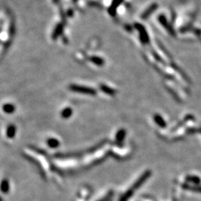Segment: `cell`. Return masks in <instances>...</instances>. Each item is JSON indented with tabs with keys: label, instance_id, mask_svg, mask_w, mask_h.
Wrapping results in <instances>:
<instances>
[{
	"label": "cell",
	"instance_id": "7",
	"mask_svg": "<svg viewBox=\"0 0 201 201\" xmlns=\"http://www.w3.org/2000/svg\"><path fill=\"white\" fill-rule=\"evenodd\" d=\"M157 8V5H156V4H154V5H152V6H151L150 8H147V11H145V12H144L143 13V14H142V19H146V18H147V17H148L149 16H150V14L151 13H152L153 11H155V9L156 8Z\"/></svg>",
	"mask_w": 201,
	"mask_h": 201
},
{
	"label": "cell",
	"instance_id": "14",
	"mask_svg": "<svg viewBox=\"0 0 201 201\" xmlns=\"http://www.w3.org/2000/svg\"><path fill=\"white\" fill-rule=\"evenodd\" d=\"M187 180H188L189 182H191V183H199L200 181V179L195 176L188 177H187Z\"/></svg>",
	"mask_w": 201,
	"mask_h": 201
},
{
	"label": "cell",
	"instance_id": "2",
	"mask_svg": "<svg viewBox=\"0 0 201 201\" xmlns=\"http://www.w3.org/2000/svg\"><path fill=\"white\" fill-rule=\"evenodd\" d=\"M16 132H17V129L16 127L14 125H11L8 127L6 130V135L8 137L9 139H12L16 135Z\"/></svg>",
	"mask_w": 201,
	"mask_h": 201
},
{
	"label": "cell",
	"instance_id": "4",
	"mask_svg": "<svg viewBox=\"0 0 201 201\" xmlns=\"http://www.w3.org/2000/svg\"><path fill=\"white\" fill-rule=\"evenodd\" d=\"M47 145L51 148H57L58 146L60 145V142L55 138H50L48 139L47 140Z\"/></svg>",
	"mask_w": 201,
	"mask_h": 201
},
{
	"label": "cell",
	"instance_id": "10",
	"mask_svg": "<svg viewBox=\"0 0 201 201\" xmlns=\"http://www.w3.org/2000/svg\"><path fill=\"white\" fill-rule=\"evenodd\" d=\"M90 61L94 63V64L97 65V66H102L104 65V60L102 58H99V57L93 56L90 58Z\"/></svg>",
	"mask_w": 201,
	"mask_h": 201
},
{
	"label": "cell",
	"instance_id": "13",
	"mask_svg": "<svg viewBox=\"0 0 201 201\" xmlns=\"http://www.w3.org/2000/svg\"><path fill=\"white\" fill-rule=\"evenodd\" d=\"M9 188V185H8V182L7 180H4L2 181V183H1V190L3 191L4 192H6L7 191H8Z\"/></svg>",
	"mask_w": 201,
	"mask_h": 201
},
{
	"label": "cell",
	"instance_id": "8",
	"mask_svg": "<svg viewBox=\"0 0 201 201\" xmlns=\"http://www.w3.org/2000/svg\"><path fill=\"white\" fill-rule=\"evenodd\" d=\"M73 114V110L70 107H66L61 112V116L63 118H69Z\"/></svg>",
	"mask_w": 201,
	"mask_h": 201
},
{
	"label": "cell",
	"instance_id": "6",
	"mask_svg": "<svg viewBox=\"0 0 201 201\" xmlns=\"http://www.w3.org/2000/svg\"><path fill=\"white\" fill-rule=\"evenodd\" d=\"M100 88L104 93L107 94V95H113L116 94V91H115L114 89H113L112 88H110V87H107V86L106 85H101Z\"/></svg>",
	"mask_w": 201,
	"mask_h": 201
},
{
	"label": "cell",
	"instance_id": "3",
	"mask_svg": "<svg viewBox=\"0 0 201 201\" xmlns=\"http://www.w3.org/2000/svg\"><path fill=\"white\" fill-rule=\"evenodd\" d=\"M137 28L140 30V37H141V40L142 41L143 43H147V41H148V37H147V34H146V32L145 30L142 28V26H141V25H137Z\"/></svg>",
	"mask_w": 201,
	"mask_h": 201
},
{
	"label": "cell",
	"instance_id": "1",
	"mask_svg": "<svg viewBox=\"0 0 201 201\" xmlns=\"http://www.w3.org/2000/svg\"><path fill=\"white\" fill-rule=\"evenodd\" d=\"M69 89L72 91H74L75 92H78V93H82V94H86V95H95L96 91L94 89L89 88L87 87H84V86H80V85H76V84H72L70 85Z\"/></svg>",
	"mask_w": 201,
	"mask_h": 201
},
{
	"label": "cell",
	"instance_id": "12",
	"mask_svg": "<svg viewBox=\"0 0 201 201\" xmlns=\"http://www.w3.org/2000/svg\"><path fill=\"white\" fill-rule=\"evenodd\" d=\"M125 130H120L118 132L117 134H116V140L118 142H121L124 140V138H125Z\"/></svg>",
	"mask_w": 201,
	"mask_h": 201
},
{
	"label": "cell",
	"instance_id": "11",
	"mask_svg": "<svg viewBox=\"0 0 201 201\" xmlns=\"http://www.w3.org/2000/svg\"><path fill=\"white\" fill-rule=\"evenodd\" d=\"M159 21H160L161 23H162V25H163L165 26V28H166V29H167L168 31H169L170 32H171V34H173V31H172V29H171V28H170V25H168V22H167V20H166V18H165L164 17H162V16H161L160 17H159Z\"/></svg>",
	"mask_w": 201,
	"mask_h": 201
},
{
	"label": "cell",
	"instance_id": "9",
	"mask_svg": "<svg viewBox=\"0 0 201 201\" xmlns=\"http://www.w3.org/2000/svg\"><path fill=\"white\" fill-rule=\"evenodd\" d=\"M154 120H155L156 123L159 126L162 127V128H165V127H166V121H165L164 119H163L160 116H159V115H155V116H154Z\"/></svg>",
	"mask_w": 201,
	"mask_h": 201
},
{
	"label": "cell",
	"instance_id": "5",
	"mask_svg": "<svg viewBox=\"0 0 201 201\" xmlns=\"http://www.w3.org/2000/svg\"><path fill=\"white\" fill-rule=\"evenodd\" d=\"M3 111L8 114H11L15 111V106L12 104H6L2 106Z\"/></svg>",
	"mask_w": 201,
	"mask_h": 201
}]
</instances>
